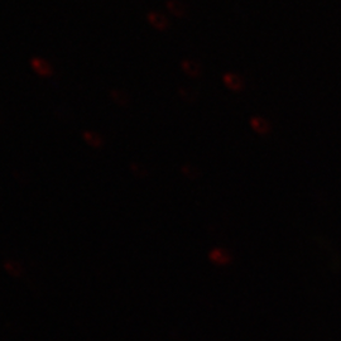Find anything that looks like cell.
Here are the masks:
<instances>
[{
  "mask_svg": "<svg viewBox=\"0 0 341 341\" xmlns=\"http://www.w3.org/2000/svg\"><path fill=\"white\" fill-rule=\"evenodd\" d=\"M147 20L155 29L157 30H166L170 25V20L166 15H163L160 12H149L147 15Z\"/></svg>",
  "mask_w": 341,
  "mask_h": 341,
  "instance_id": "6da1fadb",
  "label": "cell"
},
{
  "mask_svg": "<svg viewBox=\"0 0 341 341\" xmlns=\"http://www.w3.org/2000/svg\"><path fill=\"white\" fill-rule=\"evenodd\" d=\"M166 8H167L168 13H171L172 15L178 18L184 17L187 13L186 5H184L182 2H179V0H168V2L166 3Z\"/></svg>",
  "mask_w": 341,
  "mask_h": 341,
  "instance_id": "7a4b0ae2",
  "label": "cell"
},
{
  "mask_svg": "<svg viewBox=\"0 0 341 341\" xmlns=\"http://www.w3.org/2000/svg\"><path fill=\"white\" fill-rule=\"evenodd\" d=\"M225 83L228 84V86L233 87V89H239L240 86H242V80H240V78H238V76H234V75H226L224 78Z\"/></svg>",
  "mask_w": 341,
  "mask_h": 341,
  "instance_id": "3957f363",
  "label": "cell"
},
{
  "mask_svg": "<svg viewBox=\"0 0 341 341\" xmlns=\"http://www.w3.org/2000/svg\"><path fill=\"white\" fill-rule=\"evenodd\" d=\"M184 70L188 73H191V75H196L199 72V66L195 62H191V61H186L184 62Z\"/></svg>",
  "mask_w": 341,
  "mask_h": 341,
  "instance_id": "277c9868",
  "label": "cell"
}]
</instances>
